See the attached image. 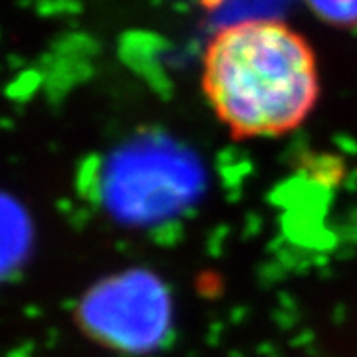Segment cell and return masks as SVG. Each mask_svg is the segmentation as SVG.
I'll return each instance as SVG.
<instances>
[{
    "instance_id": "obj_3",
    "label": "cell",
    "mask_w": 357,
    "mask_h": 357,
    "mask_svg": "<svg viewBox=\"0 0 357 357\" xmlns=\"http://www.w3.org/2000/svg\"><path fill=\"white\" fill-rule=\"evenodd\" d=\"M175 306L167 282L147 268H128L91 284L74 321L89 342L121 356H149L173 332Z\"/></svg>"
},
{
    "instance_id": "obj_5",
    "label": "cell",
    "mask_w": 357,
    "mask_h": 357,
    "mask_svg": "<svg viewBox=\"0 0 357 357\" xmlns=\"http://www.w3.org/2000/svg\"><path fill=\"white\" fill-rule=\"evenodd\" d=\"M324 24L357 34V0H304Z\"/></svg>"
},
{
    "instance_id": "obj_4",
    "label": "cell",
    "mask_w": 357,
    "mask_h": 357,
    "mask_svg": "<svg viewBox=\"0 0 357 357\" xmlns=\"http://www.w3.org/2000/svg\"><path fill=\"white\" fill-rule=\"evenodd\" d=\"M32 248V222L24 206L0 192V280L16 274Z\"/></svg>"
},
{
    "instance_id": "obj_2",
    "label": "cell",
    "mask_w": 357,
    "mask_h": 357,
    "mask_svg": "<svg viewBox=\"0 0 357 357\" xmlns=\"http://www.w3.org/2000/svg\"><path fill=\"white\" fill-rule=\"evenodd\" d=\"M91 192L119 225L151 229L178 218L201 199L204 169L181 141L157 131L137 133L89 173Z\"/></svg>"
},
{
    "instance_id": "obj_1",
    "label": "cell",
    "mask_w": 357,
    "mask_h": 357,
    "mask_svg": "<svg viewBox=\"0 0 357 357\" xmlns=\"http://www.w3.org/2000/svg\"><path fill=\"white\" fill-rule=\"evenodd\" d=\"M201 86L218 121L238 141L298 129L321 91L312 44L278 18H246L218 28L204 46Z\"/></svg>"
}]
</instances>
